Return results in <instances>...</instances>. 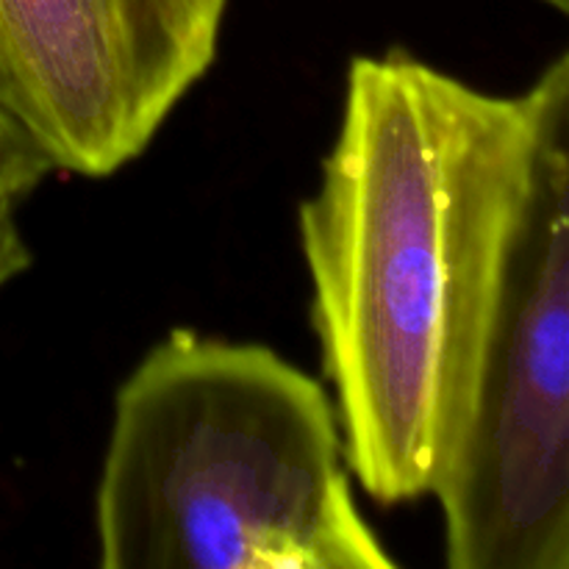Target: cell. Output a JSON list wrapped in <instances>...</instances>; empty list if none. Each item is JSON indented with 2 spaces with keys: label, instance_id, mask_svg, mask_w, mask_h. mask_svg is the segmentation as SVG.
Returning a JSON list of instances; mask_svg holds the SVG:
<instances>
[{
  "label": "cell",
  "instance_id": "5b68a950",
  "mask_svg": "<svg viewBox=\"0 0 569 569\" xmlns=\"http://www.w3.org/2000/svg\"><path fill=\"white\" fill-rule=\"evenodd\" d=\"M53 164L17 122L0 114V292L33 264L20 228V209L44 181Z\"/></svg>",
  "mask_w": 569,
  "mask_h": 569
},
{
  "label": "cell",
  "instance_id": "3957f363",
  "mask_svg": "<svg viewBox=\"0 0 569 569\" xmlns=\"http://www.w3.org/2000/svg\"><path fill=\"white\" fill-rule=\"evenodd\" d=\"M331 392L267 345L176 328L114 395L94 487L103 569H395Z\"/></svg>",
  "mask_w": 569,
  "mask_h": 569
},
{
  "label": "cell",
  "instance_id": "7a4b0ae2",
  "mask_svg": "<svg viewBox=\"0 0 569 569\" xmlns=\"http://www.w3.org/2000/svg\"><path fill=\"white\" fill-rule=\"evenodd\" d=\"M450 569H569V56L478 89L450 417Z\"/></svg>",
  "mask_w": 569,
  "mask_h": 569
},
{
  "label": "cell",
  "instance_id": "6da1fadb",
  "mask_svg": "<svg viewBox=\"0 0 569 569\" xmlns=\"http://www.w3.org/2000/svg\"><path fill=\"white\" fill-rule=\"evenodd\" d=\"M476 98L400 48L356 56L298 211L345 459L381 506L431 498L442 467Z\"/></svg>",
  "mask_w": 569,
  "mask_h": 569
},
{
  "label": "cell",
  "instance_id": "8992f818",
  "mask_svg": "<svg viewBox=\"0 0 569 569\" xmlns=\"http://www.w3.org/2000/svg\"><path fill=\"white\" fill-rule=\"evenodd\" d=\"M545 3L553 6V9H559L561 14H565V11H567V0H545Z\"/></svg>",
  "mask_w": 569,
  "mask_h": 569
},
{
  "label": "cell",
  "instance_id": "277c9868",
  "mask_svg": "<svg viewBox=\"0 0 569 569\" xmlns=\"http://www.w3.org/2000/svg\"><path fill=\"white\" fill-rule=\"evenodd\" d=\"M228 0H0V114L56 172L109 178L211 70Z\"/></svg>",
  "mask_w": 569,
  "mask_h": 569
}]
</instances>
